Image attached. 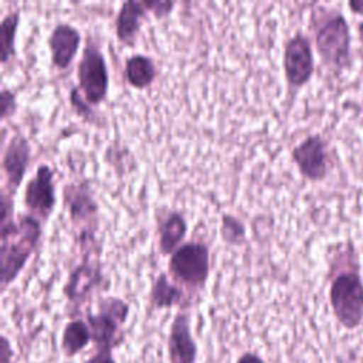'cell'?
<instances>
[{"instance_id":"obj_2","label":"cell","mask_w":363,"mask_h":363,"mask_svg":"<svg viewBox=\"0 0 363 363\" xmlns=\"http://www.w3.org/2000/svg\"><path fill=\"white\" fill-rule=\"evenodd\" d=\"M43 223L24 213L14 221L0 224V284L4 292L11 285L40 245Z\"/></svg>"},{"instance_id":"obj_27","label":"cell","mask_w":363,"mask_h":363,"mask_svg":"<svg viewBox=\"0 0 363 363\" xmlns=\"http://www.w3.org/2000/svg\"><path fill=\"white\" fill-rule=\"evenodd\" d=\"M235 363H265L262 360V357L254 352H244L242 354H240V357L237 359Z\"/></svg>"},{"instance_id":"obj_11","label":"cell","mask_w":363,"mask_h":363,"mask_svg":"<svg viewBox=\"0 0 363 363\" xmlns=\"http://www.w3.org/2000/svg\"><path fill=\"white\" fill-rule=\"evenodd\" d=\"M33 147L24 133H14L10 136L7 145L3 146L1 170L4 179V190L11 196L16 194L23 183V179L30 167Z\"/></svg>"},{"instance_id":"obj_15","label":"cell","mask_w":363,"mask_h":363,"mask_svg":"<svg viewBox=\"0 0 363 363\" xmlns=\"http://www.w3.org/2000/svg\"><path fill=\"white\" fill-rule=\"evenodd\" d=\"M150 16L146 0H126L119 6L115 17L116 40L125 47H133L143 26Z\"/></svg>"},{"instance_id":"obj_5","label":"cell","mask_w":363,"mask_h":363,"mask_svg":"<svg viewBox=\"0 0 363 363\" xmlns=\"http://www.w3.org/2000/svg\"><path fill=\"white\" fill-rule=\"evenodd\" d=\"M174 282L200 291L210 277V248L203 241H186L172 255L167 264Z\"/></svg>"},{"instance_id":"obj_22","label":"cell","mask_w":363,"mask_h":363,"mask_svg":"<svg viewBox=\"0 0 363 363\" xmlns=\"http://www.w3.org/2000/svg\"><path fill=\"white\" fill-rule=\"evenodd\" d=\"M68 101L72 108V111L85 122L88 123H95L96 121V113L94 111V106H91L86 99L84 98L82 92L79 91L78 86H72L69 94H68Z\"/></svg>"},{"instance_id":"obj_19","label":"cell","mask_w":363,"mask_h":363,"mask_svg":"<svg viewBox=\"0 0 363 363\" xmlns=\"http://www.w3.org/2000/svg\"><path fill=\"white\" fill-rule=\"evenodd\" d=\"M92 342L91 329L86 320L72 319L65 323L61 335V349L67 357H74Z\"/></svg>"},{"instance_id":"obj_26","label":"cell","mask_w":363,"mask_h":363,"mask_svg":"<svg viewBox=\"0 0 363 363\" xmlns=\"http://www.w3.org/2000/svg\"><path fill=\"white\" fill-rule=\"evenodd\" d=\"M11 356H13V350H11L10 342L3 335L0 337V363H11Z\"/></svg>"},{"instance_id":"obj_4","label":"cell","mask_w":363,"mask_h":363,"mask_svg":"<svg viewBox=\"0 0 363 363\" xmlns=\"http://www.w3.org/2000/svg\"><path fill=\"white\" fill-rule=\"evenodd\" d=\"M62 201L71 225L77 230V240L82 250L95 244L99 228V206L88 180L68 183L62 187Z\"/></svg>"},{"instance_id":"obj_17","label":"cell","mask_w":363,"mask_h":363,"mask_svg":"<svg viewBox=\"0 0 363 363\" xmlns=\"http://www.w3.org/2000/svg\"><path fill=\"white\" fill-rule=\"evenodd\" d=\"M123 77L132 88L146 89L155 82L157 77V68L150 55L138 52L129 55L125 60Z\"/></svg>"},{"instance_id":"obj_20","label":"cell","mask_w":363,"mask_h":363,"mask_svg":"<svg viewBox=\"0 0 363 363\" xmlns=\"http://www.w3.org/2000/svg\"><path fill=\"white\" fill-rule=\"evenodd\" d=\"M20 17V10H13L0 21V62L3 67H6L16 57V38Z\"/></svg>"},{"instance_id":"obj_12","label":"cell","mask_w":363,"mask_h":363,"mask_svg":"<svg viewBox=\"0 0 363 363\" xmlns=\"http://www.w3.org/2000/svg\"><path fill=\"white\" fill-rule=\"evenodd\" d=\"M102 281L104 274L101 262L91 258V255H85L84 259L68 274L62 292L71 303L79 305L88 299V296L102 284Z\"/></svg>"},{"instance_id":"obj_8","label":"cell","mask_w":363,"mask_h":363,"mask_svg":"<svg viewBox=\"0 0 363 363\" xmlns=\"http://www.w3.org/2000/svg\"><path fill=\"white\" fill-rule=\"evenodd\" d=\"M282 67L291 91H298L309 84L315 72V55L311 38L305 33L296 31L285 41Z\"/></svg>"},{"instance_id":"obj_13","label":"cell","mask_w":363,"mask_h":363,"mask_svg":"<svg viewBox=\"0 0 363 363\" xmlns=\"http://www.w3.org/2000/svg\"><path fill=\"white\" fill-rule=\"evenodd\" d=\"M81 33L69 23H58L52 27L47 45L51 64L58 71H65L72 64L81 45Z\"/></svg>"},{"instance_id":"obj_28","label":"cell","mask_w":363,"mask_h":363,"mask_svg":"<svg viewBox=\"0 0 363 363\" xmlns=\"http://www.w3.org/2000/svg\"><path fill=\"white\" fill-rule=\"evenodd\" d=\"M347 7L353 14L363 16V0H349Z\"/></svg>"},{"instance_id":"obj_1","label":"cell","mask_w":363,"mask_h":363,"mask_svg":"<svg viewBox=\"0 0 363 363\" xmlns=\"http://www.w3.org/2000/svg\"><path fill=\"white\" fill-rule=\"evenodd\" d=\"M329 302L343 328L352 330L363 322V278L359 255L350 244L339 248L332 261Z\"/></svg>"},{"instance_id":"obj_16","label":"cell","mask_w":363,"mask_h":363,"mask_svg":"<svg viewBox=\"0 0 363 363\" xmlns=\"http://www.w3.org/2000/svg\"><path fill=\"white\" fill-rule=\"evenodd\" d=\"M187 220L180 211H170L159 224L157 247L162 255H172L187 235Z\"/></svg>"},{"instance_id":"obj_7","label":"cell","mask_w":363,"mask_h":363,"mask_svg":"<svg viewBox=\"0 0 363 363\" xmlns=\"http://www.w3.org/2000/svg\"><path fill=\"white\" fill-rule=\"evenodd\" d=\"M77 86L91 106L101 105L109 89L108 64L99 45L91 38L82 50L81 60L77 65Z\"/></svg>"},{"instance_id":"obj_25","label":"cell","mask_w":363,"mask_h":363,"mask_svg":"<svg viewBox=\"0 0 363 363\" xmlns=\"http://www.w3.org/2000/svg\"><path fill=\"white\" fill-rule=\"evenodd\" d=\"M111 352L112 350L108 349H98L96 353L86 359L84 363H116Z\"/></svg>"},{"instance_id":"obj_21","label":"cell","mask_w":363,"mask_h":363,"mask_svg":"<svg viewBox=\"0 0 363 363\" xmlns=\"http://www.w3.org/2000/svg\"><path fill=\"white\" fill-rule=\"evenodd\" d=\"M220 237L227 245L240 247L247 241V227L237 216L223 213L220 220Z\"/></svg>"},{"instance_id":"obj_23","label":"cell","mask_w":363,"mask_h":363,"mask_svg":"<svg viewBox=\"0 0 363 363\" xmlns=\"http://www.w3.org/2000/svg\"><path fill=\"white\" fill-rule=\"evenodd\" d=\"M18 109V102L17 96L13 92V89L3 86L0 91V118L4 122L6 119L11 118L16 115Z\"/></svg>"},{"instance_id":"obj_9","label":"cell","mask_w":363,"mask_h":363,"mask_svg":"<svg viewBox=\"0 0 363 363\" xmlns=\"http://www.w3.org/2000/svg\"><path fill=\"white\" fill-rule=\"evenodd\" d=\"M54 174V169L48 163H40L24 186L23 204L27 214L41 223L48 221L57 204Z\"/></svg>"},{"instance_id":"obj_29","label":"cell","mask_w":363,"mask_h":363,"mask_svg":"<svg viewBox=\"0 0 363 363\" xmlns=\"http://www.w3.org/2000/svg\"><path fill=\"white\" fill-rule=\"evenodd\" d=\"M357 34H359L360 43L363 44V21H360V23L357 24Z\"/></svg>"},{"instance_id":"obj_14","label":"cell","mask_w":363,"mask_h":363,"mask_svg":"<svg viewBox=\"0 0 363 363\" xmlns=\"http://www.w3.org/2000/svg\"><path fill=\"white\" fill-rule=\"evenodd\" d=\"M169 363H196L197 343L191 335L190 316L186 312H177L170 323L167 337Z\"/></svg>"},{"instance_id":"obj_3","label":"cell","mask_w":363,"mask_h":363,"mask_svg":"<svg viewBox=\"0 0 363 363\" xmlns=\"http://www.w3.org/2000/svg\"><path fill=\"white\" fill-rule=\"evenodd\" d=\"M311 30L316 52L326 69L340 74L352 65L350 26L340 10L318 7L311 17Z\"/></svg>"},{"instance_id":"obj_6","label":"cell","mask_w":363,"mask_h":363,"mask_svg":"<svg viewBox=\"0 0 363 363\" xmlns=\"http://www.w3.org/2000/svg\"><path fill=\"white\" fill-rule=\"evenodd\" d=\"M129 316V303L119 296H104L98 301L96 313H88L86 322L92 342L98 349L112 350L122 339V326Z\"/></svg>"},{"instance_id":"obj_24","label":"cell","mask_w":363,"mask_h":363,"mask_svg":"<svg viewBox=\"0 0 363 363\" xmlns=\"http://www.w3.org/2000/svg\"><path fill=\"white\" fill-rule=\"evenodd\" d=\"M146 4L150 16L157 20L170 16L173 9L176 7V1H163V0H150V1H146Z\"/></svg>"},{"instance_id":"obj_10","label":"cell","mask_w":363,"mask_h":363,"mask_svg":"<svg viewBox=\"0 0 363 363\" xmlns=\"http://www.w3.org/2000/svg\"><path fill=\"white\" fill-rule=\"evenodd\" d=\"M291 159L301 176L309 182H323L330 169L328 140L320 133H311L291 150Z\"/></svg>"},{"instance_id":"obj_18","label":"cell","mask_w":363,"mask_h":363,"mask_svg":"<svg viewBox=\"0 0 363 363\" xmlns=\"http://www.w3.org/2000/svg\"><path fill=\"white\" fill-rule=\"evenodd\" d=\"M183 289L170 281L167 274H159L149 292V303L155 309H169L176 305H180L183 301Z\"/></svg>"}]
</instances>
